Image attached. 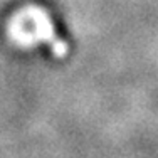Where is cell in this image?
Wrapping results in <instances>:
<instances>
[{
    "label": "cell",
    "instance_id": "obj_1",
    "mask_svg": "<svg viewBox=\"0 0 158 158\" xmlns=\"http://www.w3.org/2000/svg\"><path fill=\"white\" fill-rule=\"evenodd\" d=\"M27 20H29V24L32 25L31 34L35 37V39H42V40H46V42L52 44V46H54V51L57 52V54H64V52H66V44L56 40V35H54V31H52L51 22L47 20V17L44 15L42 12H39V10L31 12Z\"/></svg>",
    "mask_w": 158,
    "mask_h": 158
}]
</instances>
